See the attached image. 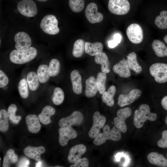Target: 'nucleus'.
<instances>
[{"instance_id":"46","label":"nucleus","mask_w":167,"mask_h":167,"mask_svg":"<svg viewBox=\"0 0 167 167\" xmlns=\"http://www.w3.org/2000/svg\"><path fill=\"white\" fill-rule=\"evenodd\" d=\"M161 104L162 107L167 110V96H165L162 99Z\"/></svg>"},{"instance_id":"31","label":"nucleus","mask_w":167,"mask_h":167,"mask_svg":"<svg viewBox=\"0 0 167 167\" xmlns=\"http://www.w3.org/2000/svg\"><path fill=\"white\" fill-rule=\"evenodd\" d=\"M155 24L159 28L165 30L167 29V11L162 10L160 12L155 19Z\"/></svg>"},{"instance_id":"24","label":"nucleus","mask_w":167,"mask_h":167,"mask_svg":"<svg viewBox=\"0 0 167 167\" xmlns=\"http://www.w3.org/2000/svg\"><path fill=\"white\" fill-rule=\"evenodd\" d=\"M103 48V45L101 42L85 43V52L92 56H95L102 52Z\"/></svg>"},{"instance_id":"4","label":"nucleus","mask_w":167,"mask_h":167,"mask_svg":"<svg viewBox=\"0 0 167 167\" xmlns=\"http://www.w3.org/2000/svg\"><path fill=\"white\" fill-rule=\"evenodd\" d=\"M58 23V20L55 16L52 15H48L45 16L42 19L40 26L45 33L54 35L58 34L59 32Z\"/></svg>"},{"instance_id":"45","label":"nucleus","mask_w":167,"mask_h":167,"mask_svg":"<svg viewBox=\"0 0 167 167\" xmlns=\"http://www.w3.org/2000/svg\"><path fill=\"white\" fill-rule=\"evenodd\" d=\"M30 162L26 157H23L20 158L17 164L18 167H29Z\"/></svg>"},{"instance_id":"13","label":"nucleus","mask_w":167,"mask_h":167,"mask_svg":"<svg viewBox=\"0 0 167 167\" xmlns=\"http://www.w3.org/2000/svg\"><path fill=\"white\" fill-rule=\"evenodd\" d=\"M141 91L138 89H134L126 94H121L118 98V104L121 107L129 105L140 96Z\"/></svg>"},{"instance_id":"6","label":"nucleus","mask_w":167,"mask_h":167,"mask_svg":"<svg viewBox=\"0 0 167 167\" xmlns=\"http://www.w3.org/2000/svg\"><path fill=\"white\" fill-rule=\"evenodd\" d=\"M108 8L113 14L123 15L129 12L130 5L128 0H109Z\"/></svg>"},{"instance_id":"25","label":"nucleus","mask_w":167,"mask_h":167,"mask_svg":"<svg viewBox=\"0 0 167 167\" xmlns=\"http://www.w3.org/2000/svg\"><path fill=\"white\" fill-rule=\"evenodd\" d=\"M94 61L96 63L101 65L102 72L106 74L110 72L108 58L105 53L102 52L96 55L95 57Z\"/></svg>"},{"instance_id":"22","label":"nucleus","mask_w":167,"mask_h":167,"mask_svg":"<svg viewBox=\"0 0 167 167\" xmlns=\"http://www.w3.org/2000/svg\"><path fill=\"white\" fill-rule=\"evenodd\" d=\"M147 159L152 164L160 167H167V159L162 154L156 152H151L148 155Z\"/></svg>"},{"instance_id":"9","label":"nucleus","mask_w":167,"mask_h":167,"mask_svg":"<svg viewBox=\"0 0 167 167\" xmlns=\"http://www.w3.org/2000/svg\"><path fill=\"white\" fill-rule=\"evenodd\" d=\"M83 120L82 113L79 111H75L68 116L61 118L59 121L58 124L60 127H70L72 126L79 125Z\"/></svg>"},{"instance_id":"34","label":"nucleus","mask_w":167,"mask_h":167,"mask_svg":"<svg viewBox=\"0 0 167 167\" xmlns=\"http://www.w3.org/2000/svg\"><path fill=\"white\" fill-rule=\"evenodd\" d=\"M61 68L60 62L57 59L53 58L50 61L48 67V72L50 77H54L59 73Z\"/></svg>"},{"instance_id":"12","label":"nucleus","mask_w":167,"mask_h":167,"mask_svg":"<svg viewBox=\"0 0 167 167\" xmlns=\"http://www.w3.org/2000/svg\"><path fill=\"white\" fill-rule=\"evenodd\" d=\"M97 5L93 2L89 3L85 11V15L88 20L92 24L101 22L103 19L102 14L97 11Z\"/></svg>"},{"instance_id":"36","label":"nucleus","mask_w":167,"mask_h":167,"mask_svg":"<svg viewBox=\"0 0 167 167\" xmlns=\"http://www.w3.org/2000/svg\"><path fill=\"white\" fill-rule=\"evenodd\" d=\"M106 80V74L102 72H100L97 74L96 82L98 91L101 94L105 91Z\"/></svg>"},{"instance_id":"48","label":"nucleus","mask_w":167,"mask_h":167,"mask_svg":"<svg viewBox=\"0 0 167 167\" xmlns=\"http://www.w3.org/2000/svg\"><path fill=\"white\" fill-rule=\"evenodd\" d=\"M163 39L164 41L167 44V34L164 36Z\"/></svg>"},{"instance_id":"27","label":"nucleus","mask_w":167,"mask_h":167,"mask_svg":"<svg viewBox=\"0 0 167 167\" xmlns=\"http://www.w3.org/2000/svg\"><path fill=\"white\" fill-rule=\"evenodd\" d=\"M116 92L115 86L112 85L109 88L107 91H105L102 94V101L109 106L112 107L114 104V96Z\"/></svg>"},{"instance_id":"38","label":"nucleus","mask_w":167,"mask_h":167,"mask_svg":"<svg viewBox=\"0 0 167 167\" xmlns=\"http://www.w3.org/2000/svg\"><path fill=\"white\" fill-rule=\"evenodd\" d=\"M8 117L7 112L5 109L0 111V131L4 132L7 131L9 128Z\"/></svg>"},{"instance_id":"14","label":"nucleus","mask_w":167,"mask_h":167,"mask_svg":"<svg viewBox=\"0 0 167 167\" xmlns=\"http://www.w3.org/2000/svg\"><path fill=\"white\" fill-rule=\"evenodd\" d=\"M59 143L62 147L66 146L69 140L77 136V132L71 126L68 128L60 127L58 130Z\"/></svg>"},{"instance_id":"43","label":"nucleus","mask_w":167,"mask_h":167,"mask_svg":"<svg viewBox=\"0 0 167 167\" xmlns=\"http://www.w3.org/2000/svg\"><path fill=\"white\" fill-rule=\"evenodd\" d=\"M89 166V162L88 159L85 157L80 158L73 165H71L70 167H88Z\"/></svg>"},{"instance_id":"51","label":"nucleus","mask_w":167,"mask_h":167,"mask_svg":"<svg viewBox=\"0 0 167 167\" xmlns=\"http://www.w3.org/2000/svg\"></svg>"},{"instance_id":"23","label":"nucleus","mask_w":167,"mask_h":167,"mask_svg":"<svg viewBox=\"0 0 167 167\" xmlns=\"http://www.w3.org/2000/svg\"><path fill=\"white\" fill-rule=\"evenodd\" d=\"M96 79L93 76H90L85 80V94L88 98L94 96L98 91L96 84Z\"/></svg>"},{"instance_id":"15","label":"nucleus","mask_w":167,"mask_h":167,"mask_svg":"<svg viewBox=\"0 0 167 167\" xmlns=\"http://www.w3.org/2000/svg\"><path fill=\"white\" fill-rule=\"evenodd\" d=\"M16 49L23 50L30 47L31 45V40L28 34L24 32H20L16 34L14 37Z\"/></svg>"},{"instance_id":"30","label":"nucleus","mask_w":167,"mask_h":167,"mask_svg":"<svg viewBox=\"0 0 167 167\" xmlns=\"http://www.w3.org/2000/svg\"><path fill=\"white\" fill-rule=\"evenodd\" d=\"M48 65L41 64L38 67L37 70V75L39 81L42 84L47 82L49 79L50 76L48 72Z\"/></svg>"},{"instance_id":"18","label":"nucleus","mask_w":167,"mask_h":167,"mask_svg":"<svg viewBox=\"0 0 167 167\" xmlns=\"http://www.w3.org/2000/svg\"><path fill=\"white\" fill-rule=\"evenodd\" d=\"M45 149L44 147L41 146L38 147L28 146L24 150L25 155L30 158L36 161L41 160V154L44 153Z\"/></svg>"},{"instance_id":"3","label":"nucleus","mask_w":167,"mask_h":167,"mask_svg":"<svg viewBox=\"0 0 167 167\" xmlns=\"http://www.w3.org/2000/svg\"><path fill=\"white\" fill-rule=\"evenodd\" d=\"M103 133H100L94 138L93 142L95 145H101L104 143L107 140L117 141L121 139V132L115 127L110 130L109 126L106 125L103 128Z\"/></svg>"},{"instance_id":"16","label":"nucleus","mask_w":167,"mask_h":167,"mask_svg":"<svg viewBox=\"0 0 167 167\" xmlns=\"http://www.w3.org/2000/svg\"><path fill=\"white\" fill-rule=\"evenodd\" d=\"M86 146L81 144L72 147L70 149L67 156L68 162L71 163H75L81 158L82 155L86 152Z\"/></svg>"},{"instance_id":"33","label":"nucleus","mask_w":167,"mask_h":167,"mask_svg":"<svg viewBox=\"0 0 167 167\" xmlns=\"http://www.w3.org/2000/svg\"><path fill=\"white\" fill-rule=\"evenodd\" d=\"M18 159L17 156L12 149H9L6 152L3 159L2 167H10L12 164L16 163Z\"/></svg>"},{"instance_id":"26","label":"nucleus","mask_w":167,"mask_h":167,"mask_svg":"<svg viewBox=\"0 0 167 167\" xmlns=\"http://www.w3.org/2000/svg\"><path fill=\"white\" fill-rule=\"evenodd\" d=\"M152 49L156 55L159 57L167 56V46L161 41L155 39L152 44Z\"/></svg>"},{"instance_id":"11","label":"nucleus","mask_w":167,"mask_h":167,"mask_svg":"<svg viewBox=\"0 0 167 167\" xmlns=\"http://www.w3.org/2000/svg\"><path fill=\"white\" fill-rule=\"evenodd\" d=\"M93 125L88 132V135L92 139L95 138L100 133V129L103 128L106 122L105 117L101 115L99 112H95L92 117Z\"/></svg>"},{"instance_id":"49","label":"nucleus","mask_w":167,"mask_h":167,"mask_svg":"<svg viewBox=\"0 0 167 167\" xmlns=\"http://www.w3.org/2000/svg\"><path fill=\"white\" fill-rule=\"evenodd\" d=\"M165 123L166 125L167 126V116H166V117L165 118Z\"/></svg>"},{"instance_id":"32","label":"nucleus","mask_w":167,"mask_h":167,"mask_svg":"<svg viewBox=\"0 0 167 167\" xmlns=\"http://www.w3.org/2000/svg\"><path fill=\"white\" fill-rule=\"evenodd\" d=\"M85 50V43L82 39L76 40L74 44L72 54L75 57H81Z\"/></svg>"},{"instance_id":"19","label":"nucleus","mask_w":167,"mask_h":167,"mask_svg":"<svg viewBox=\"0 0 167 167\" xmlns=\"http://www.w3.org/2000/svg\"><path fill=\"white\" fill-rule=\"evenodd\" d=\"M38 117L35 114L28 115L25 122L28 131L32 133H37L40 130L41 125Z\"/></svg>"},{"instance_id":"21","label":"nucleus","mask_w":167,"mask_h":167,"mask_svg":"<svg viewBox=\"0 0 167 167\" xmlns=\"http://www.w3.org/2000/svg\"><path fill=\"white\" fill-rule=\"evenodd\" d=\"M55 110L50 105H46L42 109L41 113L38 115V118L40 122L45 125H48L51 122L50 118L54 114Z\"/></svg>"},{"instance_id":"44","label":"nucleus","mask_w":167,"mask_h":167,"mask_svg":"<svg viewBox=\"0 0 167 167\" xmlns=\"http://www.w3.org/2000/svg\"><path fill=\"white\" fill-rule=\"evenodd\" d=\"M9 79L6 74L1 70H0V88L4 87L8 84Z\"/></svg>"},{"instance_id":"10","label":"nucleus","mask_w":167,"mask_h":167,"mask_svg":"<svg viewBox=\"0 0 167 167\" xmlns=\"http://www.w3.org/2000/svg\"><path fill=\"white\" fill-rule=\"evenodd\" d=\"M126 34L129 40L134 44H139L143 39L142 28L139 25L136 23L132 24L128 27Z\"/></svg>"},{"instance_id":"1","label":"nucleus","mask_w":167,"mask_h":167,"mask_svg":"<svg viewBox=\"0 0 167 167\" xmlns=\"http://www.w3.org/2000/svg\"><path fill=\"white\" fill-rule=\"evenodd\" d=\"M37 52L33 47L23 50L15 49L11 52L9 58L13 63L22 64L32 60L36 57Z\"/></svg>"},{"instance_id":"39","label":"nucleus","mask_w":167,"mask_h":167,"mask_svg":"<svg viewBox=\"0 0 167 167\" xmlns=\"http://www.w3.org/2000/svg\"><path fill=\"white\" fill-rule=\"evenodd\" d=\"M28 83L25 78H23L19 81L18 90L20 96L24 99L27 98L29 95Z\"/></svg>"},{"instance_id":"20","label":"nucleus","mask_w":167,"mask_h":167,"mask_svg":"<svg viewBox=\"0 0 167 167\" xmlns=\"http://www.w3.org/2000/svg\"><path fill=\"white\" fill-rule=\"evenodd\" d=\"M70 78L73 92L79 95L81 93L82 91V79L78 71L74 70L70 74Z\"/></svg>"},{"instance_id":"41","label":"nucleus","mask_w":167,"mask_h":167,"mask_svg":"<svg viewBox=\"0 0 167 167\" xmlns=\"http://www.w3.org/2000/svg\"><path fill=\"white\" fill-rule=\"evenodd\" d=\"M113 39L108 41V47L111 48H113L120 44L121 42L122 36L119 33H116L114 34Z\"/></svg>"},{"instance_id":"35","label":"nucleus","mask_w":167,"mask_h":167,"mask_svg":"<svg viewBox=\"0 0 167 167\" xmlns=\"http://www.w3.org/2000/svg\"><path fill=\"white\" fill-rule=\"evenodd\" d=\"M17 110V108L16 105L11 104L9 106L7 111L9 119L12 123L15 124H18L21 118V116L16 115Z\"/></svg>"},{"instance_id":"50","label":"nucleus","mask_w":167,"mask_h":167,"mask_svg":"<svg viewBox=\"0 0 167 167\" xmlns=\"http://www.w3.org/2000/svg\"><path fill=\"white\" fill-rule=\"evenodd\" d=\"M37 0L39 1H40V2H45V1H46L47 0Z\"/></svg>"},{"instance_id":"40","label":"nucleus","mask_w":167,"mask_h":167,"mask_svg":"<svg viewBox=\"0 0 167 167\" xmlns=\"http://www.w3.org/2000/svg\"><path fill=\"white\" fill-rule=\"evenodd\" d=\"M69 5L73 12L78 13L81 11L84 7V0H69Z\"/></svg>"},{"instance_id":"28","label":"nucleus","mask_w":167,"mask_h":167,"mask_svg":"<svg viewBox=\"0 0 167 167\" xmlns=\"http://www.w3.org/2000/svg\"><path fill=\"white\" fill-rule=\"evenodd\" d=\"M129 68L137 73H140L142 71L141 66L138 62L137 55L135 53L132 52L127 56L126 59Z\"/></svg>"},{"instance_id":"17","label":"nucleus","mask_w":167,"mask_h":167,"mask_svg":"<svg viewBox=\"0 0 167 167\" xmlns=\"http://www.w3.org/2000/svg\"><path fill=\"white\" fill-rule=\"evenodd\" d=\"M113 70L115 73L118 74L122 78H127L131 75L127 60L124 58L114 65Z\"/></svg>"},{"instance_id":"42","label":"nucleus","mask_w":167,"mask_h":167,"mask_svg":"<svg viewBox=\"0 0 167 167\" xmlns=\"http://www.w3.org/2000/svg\"><path fill=\"white\" fill-rule=\"evenodd\" d=\"M157 145L161 148H167V130L162 132L161 138L158 141Z\"/></svg>"},{"instance_id":"2","label":"nucleus","mask_w":167,"mask_h":167,"mask_svg":"<svg viewBox=\"0 0 167 167\" xmlns=\"http://www.w3.org/2000/svg\"><path fill=\"white\" fill-rule=\"evenodd\" d=\"M156 118L157 115L156 113L151 112L148 105L142 104L140 105L138 109L135 111L133 124L136 128H140L147 120L154 121L156 120Z\"/></svg>"},{"instance_id":"8","label":"nucleus","mask_w":167,"mask_h":167,"mask_svg":"<svg viewBox=\"0 0 167 167\" xmlns=\"http://www.w3.org/2000/svg\"><path fill=\"white\" fill-rule=\"evenodd\" d=\"M17 7L20 13L26 17H34L37 13L36 5L32 0L21 1L18 2Z\"/></svg>"},{"instance_id":"5","label":"nucleus","mask_w":167,"mask_h":167,"mask_svg":"<svg viewBox=\"0 0 167 167\" xmlns=\"http://www.w3.org/2000/svg\"><path fill=\"white\" fill-rule=\"evenodd\" d=\"M149 72L157 82L164 83L167 82V64L159 62L154 63L150 66Z\"/></svg>"},{"instance_id":"29","label":"nucleus","mask_w":167,"mask_h":167,"mask_svg":"<svg viewBox=\"0 0 167 167\" xmlns=\"http://www.w3.org/2000/svg\"><path fill=\"white\" fill-rule=\"evenodd\" d=\"M26 80L29 89L32 91L36 90L39 85L37 74L33 71L29 72L27 75Z\"/></svg>"},{"instance_id":"7","label":"nucleus","mask_w":167,"mask_h":167,"mask_svg":"<svg viewBox=\"0 0 167 167\" xmlns=\"http://www.w3.org/2000/svg\"><path fill=\"white\" fill-rule=\"evenodd\" d=\"M131 113V109L128 107L120 109L117 111V117L114 118L113 122L115 127L121 132L124 133L126 132L127 127L126 120Z\"/></svg>"},{"instance_id":"47","label":"nucleus","mask_w":167,"mask_h":167,"mask_svg":"<svg viewBox=\"0 0 167 167\" xmlns=\"http://www.w3.org/2000/svg\"><path fill=\"white\" fill-rule=\"evenodd\" d=\"M42 165V162L41 160L38 161L36 163V167H41Z\"/></svg>"},{"instance_id":"37","label":"nucleus","mask_w":167,"mask_h":167,"mask_svg":"<svg viewBox=\"0 0 167 167\" xmlns=\"http://www.w3.org/2000/svg\"><path fill=\"white\" fill-rule=\"evenodd\" d=\"M64 94L62 89L58 87L55 88L52 96V101L55 105L61 104L64 100Z\"/></svg>"}]
</instances>
